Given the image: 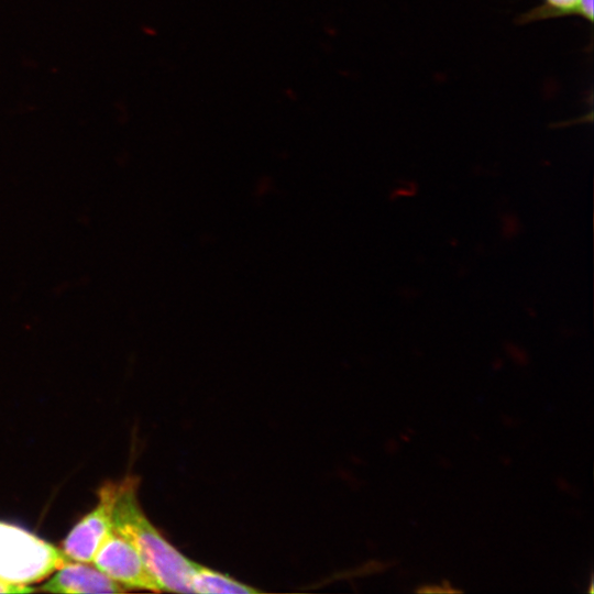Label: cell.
<instances>
[{"label":"cell","mask_w":594,"mask_h":594,"mask_svg":"<svg viewBox=\"0 0 594 594\" xmlns=\"http://www.w3.org/2000/svg\"><path fill=\"white\" fill-rule=\"evenodd\" d=\"M571 15L580 16V0H541L539 6L520 14L517 22L527 24Z\"/></svg>","instance_id":"cell-7"},{"label":"cell","mask_w":594,"mask_h":594,"mask_svg":"<svg viewBox=\"0 0 594 594\" xmlns=\"http://www.w3.org/2000/svg\"><path fill=\"white\" fill-rule=\"evenodd\" d=\"M193 593H257L258 590L195 561L191 563Z\"/></svg>","instance_id":"cell-6"},{"label":"cell","mask_w":594,"mask_h":594,"mask_svg":"<svg viewBox=\"0 0 594 594\" xmlns=\"http://www.w3.org/2000/svg\"><path fill=\"white\" fill-rule=\"evenodd\" d=\"M593 14V0H580V16L592 23Z\"/></svg>","instance_id":"cell-8"},{"label":"cell","mask_w":594,"mask_h":594,"mask_svg":"<svg viewBox=\"0 0 594 594\" xmlns=\"http://www.w3.org/2000/svg\"><path fill=\"white\" fill-rule=\"evenodd\" d=\"M69 560L54 544L29 530L0 520V593H29Z\"/></svg>","instance_id":"cell-2"},{"label":"cell","mask_w":594,"mask_h":594,"mask_svg":"<svg viewBox=\"0 0 594 594\" xmlns=\"http://www.w3.org/2000/svg\"><path fill=\"white\" fill-rule=\"evenodd\" d=\"M138 484L139 480L131 475L118 483L111 516L113 530L134 547L162 592L193 593V560L175 548L144 514L138 499Z\"/></svg>","instance_id":"cell-1"},{"label":"cell","mask_w":594,"mask_h":594,"mask_svg":"<svg viewBox=\"0 0 594 594\" xmlns=\"http://www.w3.org/2000/svg\"><path fill=\"white\" fill-rule=\"evenodd\" d=\"M118 483L106 482L98 490L97 506L86 514L69 531L62 543V551L72 561L91 563L92 559L113 530L112 507Z\"/></svg>","instance_id":"cell-3"},{"label":"cell","mask_w":594,"mask_h":594,"mask_svg":"<svg viewBox=\"0 0 594 594\" xmlns=\"http://www.w3.org/2000/svg\"><path fill=\"white\" fill-rule=\"evenodd\" d=\"M92 562L106 575L130 590L162 592L140 554L127 538L112 530L97 550Z\"/></svg>","instance_id":"cell-4"},{"label":"cell","mask_w":594,"mask_h":594,"mask_svg":"<svg viewBox=\"0 0 594 594\" xmlns=\"http://www.w3.org/2000/svg\"><path fill=\"white\" fill-rule=\"evenodd\" d=\"M38 588L48 593H123L128 590L84 562L68 561Z\"/></svg>","instance_id":"cell-5"}]
</instances>
